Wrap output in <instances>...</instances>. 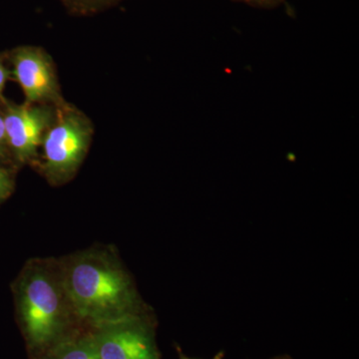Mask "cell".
Returning <instances> with one entry per match:
<instances>
[{
	"label": "cell",
	"mask_w": 359,
	"mask_h": 359,
	"mask_svg": "<svg viewBox=\"0 0 359 359\" xmlns=\"http://www.w3.org/2000/svg\"><path fill=\"white\" fill-rule=\"evenodd\" d=\"M57 268L71 313L89 330L150 313L128 271L106 250L65 257Z\"/></svg>",
	"instance_id": "cell-1"
},
{
	"label": "cell",
	"mask_w": 359,
	"mask_h": 359,
	"mask_svg": "<svg viewBox=\"0 0 359 359\" xmlns=\"http://www.w3.org/2000/svg\"><path fill=\"white\" fill-rule=\"evenodd\" d=\"M13 188V175L6 168L0 166V203L11 195Z\"/></svg>",
	"instance_id": "cell-8"
},
{
	"label": "cell",
	"mask_w": 359,
	"mask_h": 359,
	"mask_svg": "<svg viewBox=\"0 0 359 359\" xmlns=\"http://www.w3.org/2000/svg\"><path fill=\"white\" fill-rule=\"evenodd\" d=\"M18 321L32 359H41L61 339L77 330L57 263L26 264L15 287Z\"/></svg>",
	"instance_id": "cell-2"
},
{
	"label": "cell",
	"mask_w": 359,
	"mask_h": 359,
	"mask_svg": "<svg viewBox=\"0 0 359 359\" xmlns=\"http://www.w3.org/2000/svg\"><path fill=\"white\" fill-rule=\"evenodd\" d=\"M13 73L26 102L59 108L65 105L53 63L48 54L36 47H20L11 53Z\"/></svg>",
	"instance_id": "cell-6"
},
{
	"label": "cell",
	"mask_w": 359,
	"mask_h": 359,
	"mask_svg": "<svg viewBox=\"0 0 359 359\" xmlns=\"http://www.w3.org/2000/svg\"><path fill=\"white\" fill-rule=\"evenodd\" d=\"M99 359H161L151 313L88 330Z\"/></svg>",
	"instance_id": "cell-4"
},
{
	"label": "cell",
	"mask_w": 359,
	"mask_h": 359,
	"mask_svg": "<svg viewBox=\"0 0 359 359\" xmlns=\"http://www.w3.org/2000/svg\"><path fill=\"white\" fill-rule=\"evenodd\" d=\"M41 359H99L89 332L75 330L57 342Z\"/></svg>",
	"instance_id": "cell-7"
},
{
	"label": "cell",
	"mask_w": 359,
	"mask_h": 359,
	"mask_svg": "<svg viewBox=\"0 0 359 359\" xmlns=\"http://www.w3.org/2000/svg\"><path fill=\"white\" fill-rule=\"evenodd\" d=\"M271 359H292L290 358V355H280V356H276V358H271Z\"/></svg>",
	"instance_id": "cell-12"
},
{
	"label": "cell",
	"mask_w": 359,
	"mask_h": 359,
	"mask_svg": "<svg viewBox=\"0 0 359 359\" xmlns=\"http://www.w3.org/2000/svg\"><path fill=\"white\" fill-rule=\"evenodd\" d=\"M9 72L6 66L4 65V59L0 56V94L4 91L6 87L7 79H8Z\"/></svg>",
	"instance_id": "cell-10"
},
{
	"label": "cell",
	"mask_w": 359,
	"mask_h": 359,
	"mask_svg": "<svg viewBox=\"0 0 359 359\" xmlns=\"http://www.w3.org/2000/svg\"><path fill=\"white\" fill-rule=\"evenodd\" d=\"M91 123L81 112L67 104L57 114L42 140L44 162L42 171L52 185H61L76 174L91 141Z\"/></svg>",
	"instance_id": "cell-3"
},
{
	"label": "cell",
	"mask_w": 359,
	"mask_h": 359,
	"mask_svg": "<svg viewBox=\"0 0 359 359\" xmlns=\"http://www.w3.org/2000/svg\"><path fill=\"white\" fill-rule=\"evenodd\" d=\"M2 103L9 152L18 162H32L36 159L45 133L55 120L57 108L27 102L16 105L7 100Z\"/></svg>",
	"instance_id": "cell-5"
},
{
	"label": "cell",
	"mask_w": 359,
	"mask_h": 359,
	"mask_svg": "<svg viewBox=\"0 0 359 359\" xmlns=\"http://www.w3.org/2000/svg\"><path fill=\"white\" fill-rule=\"evenodd\" d=\"M177 351H178L179 354V359H194L188 358V356L185 355V354L183 353V351H182V349L180 348V347H177ZM224 353L223 351H219L218 353L216 354V355L214 356L212 359H224Z\"/></svg>",
	"instance_id": "cell-11"
},
{
	"label": "cell",
	"mask_w": 359,
	"mask_h": 359,
	"mask_svg": "<svg viewBox=\"0 0 359 359\" xmlns=\"http://www.w3.org/2000/svg\"><path fill=\"white\" fill-rule=\"evenodd\" d=\"M9 153L8 146H7L6 126H4V116L0 111V160L6 159Z\"/></svg>",
	"instance_id": "cell-9"
}]
</instances>
